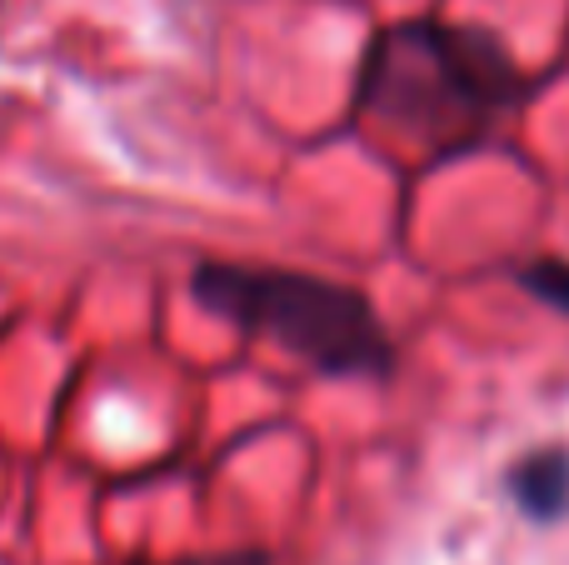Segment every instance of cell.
Listing matches in <instances>:
<instances>
[{"label":"cell","instance_id":"5","mask_svg":"<svg viewBox=\"0 0 569 565\" xmlns=\"http://www.w3.org/2000/svg\"><path fill=\"white\" fill-rule=\"evenodd\" d=\"M170 565H270L260 551H246V556H210V561H170Z\"/></svg>","mask_w":569,"mask_h":565},{"label":"cell","instance_id":"4","mask_svg":"<svg viewBox=\"0 0 569 565\" xmlns=\"http://www.w3.org/2000/svg\"><path fill=\"white\" fill-rule=\"evenodd\" d=\"M515 280H520L535 300H545L550 310L569 316V260H560V256L530 260V266H520V276H515Z\"/></svg>","mask_w":569,"mask_h":565},{"label":"cell","instance_id":"2","mask_svg":"<svg viewBox=\"0 0 569 565\" xmlns=\"http://www.w3.org/2000/svg\"><path fill=\"white\" fill-rule=\"evenodd\" d=\"M196 300L216 316L236 320L240 330L276 340L280 350L300 356L325 376H385L390 340L370 300L350 286L320 276L260 266H200L190 280Z\"/></svg>","mask_w":569,"mask_h":565},{"label":"cell","instance_id":"1","mask_svg":"<svg viewBox=\"0 0 569 565\" xmlns=\"http://www.w3.org/2000/svg\"><path fill=\"white\" fill-rule=\"evenodd\" d=\"M360 100L425 140H470L525 100V76L490 30L405 20L370 46Z\"/></svg>","mask_w":569,"mask_h":565},{"label":"cell","instance_id":"3","mask_svg":"<svg viewBox=\"0 0 569 565\" xmlns=\"http://www.w3.org/2000/svg\"><path fill=\"white\" fill-rule=\"evenodd\" d=\"M505 490L520 506V516H530L535 526H555L569 516V446H540L525 460H515Z\"/></svg>","mask_w":569,"mask_h":565}]
</instances>
